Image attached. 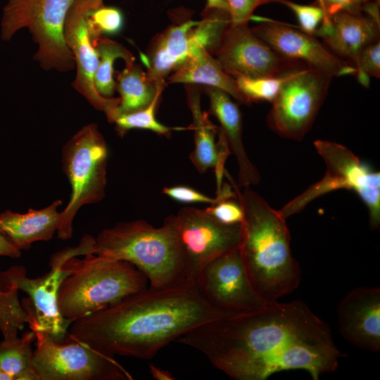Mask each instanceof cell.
Returning <instances> with one entry per match:
<instances>
[{"instance_id":"obj_42","label":"cell","mask_w":380,"mask_h":380,"mask_svg":"<svg viewBox=\"0 0 380 380\" xmlns=\"http://www.w3.org/2000/svg\"><path fill=\"white\" fill-rule=\"evenodd\" d=\"M358 6L361 8L362 4L367 0H353Z\"/></svg>"},{"instance_id":"obj_35","label":"cell","mask_w":380,"mask_h":380,"mask_svg":"<svg viewBox=\"0 0 380 380\" xmlns=\"http://www.w3.org/2000/svg\"><path fill=\"white\" fill-rule=\"evenodd\" d=\"M204 210L217 220L226 224H241L243 220V211L241 205L231 198L222 200Z\"/></svg>"},{"instance_id":"obj_15","label":"cell","mask_w":380,"mask_h":380,"mask_svg":"<svg viewBox=\"0 0 380 380\" xmlns=\"http://www.w3.org/2000/svg\"><path fill=\"white\" fill-rule=\"evenodd\" d=\"M215 55L223 70L234 78L279 76L302 65L279 56L248 25H230Z\"/></svg>"},{"instance_id":"obj_40","label":"cell","mask_w":380,"mask_h":380,"mask_svg":"<svg viewBox=\"0 0 380 380\" xmlns=\"http://www.w3.org/2000/svg\"><path fill=\"white\" fill-rule=\"evenodd\" d=\"M205 8H217L228 11L226 0H206Z\"/></svg>"},{"instance_id":"obj_41","label":"cell","mask_w":380,"mask_h":380,"mask_svg":"<svg viewBox=\"0 0 380 380\" xmlns=\"http://www.w3.org/2000/svg\"><path fill=\"white\" fill-rule=\"evenodd\" d=\"M0 380H13V379L0 367Z\"/></svg>"},{"instance_id":"obj_12","label":"cell","mask_w":380,"mask_h":380,"mask_svg":"<svg viewBox=\"0 0 380 380\" xmlns=\"http://www.w3.org/2000/svg\"><path fill=\"white\" fill-rule=\"evenodd\" d=\"M174 219L185 255L187 282H195L205 265L240 246L241 223H222L194 207L181 208Z\"/></svg>"},{"instance_id":"obj_18","label":"cell","mask_w":380,"mask_h":380,"mask_svg":"<svg viewBox=\"0 0 380 380\" xmlns=\"http://www.w3.org/2000/svg\"><path fill=\"white\" fill-rule=\"evenodd\" d=\"M379 26L368 17L341 11L322 22L315 35L337 57L352 61L356 68L358 56L367 45L377 41Z\"/></svg>"},{"instance_id":"obj_1","label":"cell","mask_w":380,"mask_h":380,"mask_svg":"<svg viewBox=\"0 0 380 380\" xmlns=\"http://www.w3.org/2000/svg\"><path fill=\"white\" fill-rule=\"evenodd\" d=\"M177 342L194 348L236 380L306 371L313 380L334 372L345 356L329 325L302 300L270 303L197 327Z\"/></svg>"},{"instance_id":"obj_30","label":"cell","mask_w":380,"mask_h":380,"mask_svg":"<svg viewBox=\"0 0 380 380\" xmlns=\"http://www.w3.org/2000/svg\"><path fill=\"white\" fill-rule=\"evenodd\" d=\"M290 70L279 76L258 77L241 76L234 79L239 91L244 95L249 103L262 101L272 103Z\"/></svg>"},{"instance_id":"obj_13","label":"cell","mask_w":380,"mask_h":380,"mask_svg":"<svg viewBox=\"0 0 380 380\" xmlns=\"http://www.w3.org/2000/svg\"><path fill=\"white\" fill-rule=\"evenodd\" d=\"M195 283L210 304L227 312L253 311L268 304L254 289L239 246L205 265Z\"/></svg>"},{"instance_id":"obj_39","label":"cell","mask_w":380,"mask_h":380,"mask_svg":"<svg viewBox=\"0 0 380 380\" xmlns=\"http://www.w3.org/2000/svg\"><path fill=\"white\" fill-rule=\"evenodd\" d=\"M149 373L151 376L156 380H174L175 376L170 371L163 369L155 366L153 364H149Z\"/></svg>"},{"instance_id":"obj_28","label":"cell","mask_w":380,"mask_h":380,"mask_svg":"<svg viewBox=\"0 0 380 380\" xmlns=\"http://www.w3.org/2000/svg\"><path fill=\"white\" fill-rule=\"evenodd\" d=\"M160 94L161 93L158 94L153 101L142 110L118 115L113 122L115 125L118 134L122 137L131 129H141L169 137L171 129L161 124L156 118V109Z\"/></svg>"},{"instance_id":"obj_37","label":"cell","mask_w":380,"mask_h":380,"mask_svg":"<svg viewBox=\"0 0 380 380\" xmlns=\"http://www.w3.org/2000/svg\"><path fill=\"white\" fill-rule=\"evenodd\" d=\"M21 255V251L16 248L3 234L0 232V256L18 258Z\"/></svg>"},{"instance_id":"obj_21","label":"cell","mask_w":380,"mask_h":380,"mask_svg":"<svg viewBox=\"0 0 380 380\" xmlns=\"http://www.w3.org/2000/svg\"><path fill=\"white\" fill-rule=\"evenodd\" d=\"M62 205L57 200L39 209H29L25 213L6 210L0 214V232L19 250H27L37 241L51 240L57 232Z\"/></svg>"},{"instance_id":"obj_14","label":"cell","mask_w":380,"mask_h":380,"mask_svg":"<svg viewBox=\"0 0 380 380\" xmlns=\"http://www.w3.org/2000/svg\"><path fill=\"white\" fill-rule=\"evenodd\" d=\"M103 2L104 0H73L66 15L63 35L75 64L73 88L95 109L105 113L111 123L120 99L105 98L95 88L94 75L99 65V57L90 40L87 22L89 11Z\"/></svg>"},{"instance_id":"obj_17","label":"cell","mask_w":380,"mask_h":380,"mask_svg":"<svg viewBox=\"0 0 380 380\" xmlns=\"http://www.w3.org/2000/svg\"><path fill=\"white\" fill-rule=\"evenodd\" d=\"M338 329L350 343L373 353L380 350V288L352 289L337 308Z\"/></svg>"},{"instance_id":"obj_9","label":"cell","mask_w":380,"mask_h":380,"mask_svg":"<svg viewBox=\"0 0 380 380\" xmlns=\"http://www.w3.org/2000/svg\"><path fill=\"white\" fill-rule=\"evenodd\" d=\"M32 363L39 380H132L114 357L68 338L56 342L44 331H34Z\"/></svg>"},{"instance_id":"obj_20","label":"cell","mask_w":380,"mask_h":380,"mask_svg":"<svg viewBox=\"0 0 380 380\" xmlns=\"http://www.w3.org/2000/svg\"><path fill=\"white\" fill-rule=\"evenodd\" d=\"M211 113L220 123L231 153L238 165V182L240 186L256 185L260 181V173L249 159L242 137V117L238 106L225 91L215 87L205 89Z\"/></svg>"},{"instance_id":"obj_6","label":"cell","mask_w":380,"mask_h":380,"mask_svg":"<svg viewBox=\"0 0 380 380\" xmlns=\"http://www.w3.org/2000/svg\"><path fill=\"white\" fill-rule=\"evenodd\" d=\"M106 141L96 123L80 128L62 149V165L71 188L70 199L61 212L57 236L67 240L72 235V222L85 205L100 202L107 184Z\"/></svg>"},{"instance_id":"obj_25","label":"cell","mask_w":380,"mask_h":380,"mask_svg":"<svg viewBox=\"0 0 380 380\" xmlns=\"http://www.w3.org/2000/svg\"><path fill=\"white\" fill-rule=\"evenodd\" d=\"M18 289L13 286L4 287L0 284V331L3 341L18 340V330L27 323L30 329H39V323L30 298L23 299L20 304Z\"/></svg>"},{"instance_id":"obj_8","label":"cell","mask_w":380,"mask_h":380,"mask_svg":"<svg viewBox=\"0 0 380 380\" xmlns=\"http://www.w3.org/2000/svg\"><path fill=\"white\" fill-rule=\"evenodd\" d=\"M317 152L322 158L326 172L319 182L279 210L286 219L302 210L308 203L326 194L346 189L355 192L367 208L371 229L380 224V173L362 163L347 147L329 141L314 142Z\"/></svg>"},{"instance_id":"obj_11","label":"cell","mask_w":380,"mask_h":380,"mask_svg":"<svg viewBox=\"0 0 380 380\" xmlns=\"http://www.w3.org/2000/svg\"><path fill=\"white\" fill-rule=\"evenodd\" d=\"M332 78L304 65L292 68L272 102L269 127L282 137L301 140L314 123Z\"/></svg>"},{"instance_id":"obj_22","label":"cell","mask_w":380,"mask_h":380,"mask_svg":"<svg viewBox=\"0 0 380 380\" xmlns=\"http://www.w3.org/2000/svg\"><path fill=\"white\" fill-rule=\"evenodd\" d=\"M170 83L200 84L218 88L243 104H249L235 79L227 74L206 49L198 48L169 77Z\"/></svg>"},{"instance_id":"obj_32","label":"cell","mask_w":380,"mask_h":380,"mask_svg":"<svg viewBox=\"0 0 380 380\" xmlns=\"http://www.w3.org/2000/svg\"><path fill=\"white\" fill-rule=\"evenodd\" d=\"M281 4L287 6L294 13L301 30L308 34L315 35L325 18L324 11L316 4H300L289 0H281Z\"/></svg>"},{"instance_id":"obj_29","label":"cell","mask_w":380,"mask_h":380,"mask_svg":"<svg viewBox=\"0 0 380 380\" xmlns=\"http://www.w3.org/2000/svg\"><path fill=\"white\" fill-rule=\"evenodd\" d=\"M87 28L90 40L94 46L97 39L103 34L110 35L120 32L123 27L122 11L104 4L91 8L87 16Z\"/></svg>"},{"instance_id":"obj_27","label":"cell","mask_w":380,"mask_h":380,"mask_svg":"<svg viewBox=\"0 0 380 380\" xmlns=\"http://www.w3.org/2000/svg\"><path fill=\"white\" fill-rule=\"evenodd\" d=\"M35 339L31 330L15 341L0 342V367L13 380H39L32 363L31 344Z\"/></svg>"},{"instance_id":"obj_38","label":"cell","mask_w":380,"mask_h":380,"mask_svg":"<svg viewBox=\"0 0 380 380\" xmlns=\"http://www.w3.org/2000/svg\"><path fill=\"white\" fill-rule=\"evenodd\" d=\"M361 11H365L368 15V18L375 22L379 26L380 25L379 4L376 1L364 2L361 6Z\"/></svg>"},{"instance_id":"obj_16","label":"cell","mask_w":380,"mask_h":380,"mask_svg":"<svg viewBox=\"0 0 380 380\" xmlns=\"http://www.w3.org/2000/svg\"><path fill=\"white\" fill-rule=\"evenodd\" d=\"M252 31L284 59L332 77L356 72L355 66L335 56L314 35L276 22H264Z\"/></svg>"},{"instance_id":"obj_31","label":"cell","mask_w":380,"mask_h":380,"mask_svg":"<svg viewBox=\"0 0 380 380\" xmlns=\"http://www.w3.org/2000/svg\"><path fill=\"white\" fill-rule=\"evenodd\" d=\"M162 193L179 203H208L210 205L215 204L224 199L232 198L236 195L233 194L230 186L227 184L222 186L220 191L217 193V196L215 198L185 185L166 186L162 189Z\"/></svg>"},{"instance_id":"obj_4","label":"cell","mask_w":380,"mask_h":380,"mask_svg":"<svg viewBox=\"0 0 380 380\" xmlns=\"http://www.w3.org/2000/svg\"><path fill=\"white\" fill-rule=\"evenodd\" d=\"M95 254L128 262L146 277L153 289L177 287L186 281L185 255L174 215L161 227L137 220L102 230L95 238Z\"/></svg>"},{"instance_id":"obj_24","label":"cell","mask_w":380,"mask_h":380,"mask_svg":"<svg viewBox=\"0 0 380 380\" xmlns=\"http://www.w3.org/2000/svg\"><path fill=\"white\" fill-rule=\"evenodd\" d=\"M164 87V85L151 80L139 64L134 62L125 65V68L118 73L115 82V89L120 97L113 120L119 115L146 108L158 94L162 93Z\"/></svg>"},{"instance_id":"obj_7","label":"cell","mask_w":380,"mask_h":380,"mask_svg":"<svg viewBox=\"0 0 380 380\" xmlns=\"http://www.w3.org/2000/svg\"><path fill=\"white\" fill-rule=\"evenodd\" d=\"M73 0H7L1 20V37L9 41L27 28L38 49L34 60L45 70L65 72L75 68L63 27Z\"/></svg>"},{"instance_id":"obj_33","label":"cell","mask_w":380,"mask_h":380,"mask_svg":"<svg viewBox=\"0 0 380 380\" xmlns=\"http://www.w3.org/2000/svg\"><path fill=\"white\" fill-rule=\"evenodd\" d=\"M359 82L365 87L369 85V77L380 76V43L379 39L362 49L356 65Z\"/></svg>"},{"instance_id":"obj_19","label":"cell","mask_w":380,"mask_h":380,"mask_svg":"<svg viewBox=\"0 0 380 380\" xmlns=\"http://www.w3.org/2000/svg\"><path fill=\"white\" fill-rule=\"evenodd\" d=\"M199 21L189 19L169 27L152 43L142 60L147 67L148 78L158 84L165 85V77L179 67L198 49L193 28Z\"/></svg>"},{"instance_id":"obj_23","label":"cell","mask_w":380,"mask_h":380,"mask_svg":"<svg viewBox=\"0 0 380 380\" xmlns=\"http://www.w3.org/2000/svg\"><path fill=\"white\" fill-rule=\"evenodd\" d=\"M187 101L191 112L194 131V148L189 159L200 174L215 168L219 163L221 146L215 142L217 127L209 120L208 114L201 106L199 90L192 84H186Z\"/></svg>"},{"instance_id":"obj_10","label":"cell","mask_w":380,"mask_h":380,"mask_svg":"<svg viewBox=\"0 0 380 380\" xmlns=\"http://www.w3.org/2000/svg\"><path fill=\"white\" fill-rule=\"evenodd\" d=\"M94 243L95 238L86 235L77 246L55 253L50 259V271L42 277H28L22 265H14L0 272L2 286H13L29 295L37 315L38 330L46 331L56 342L68 340V328L71 324L61 316L57 303L59 287L71 272L66 261L72 257L94 253Z\"/></svg>"},{"instance_id":"obj_36","label":"cell","mask_w":380,"mask_h":380,"mask_svg":"<svg viewBox=\"0 0 380 380\" xmlns=\"http://www.w3.org/2000/svg\"><path fill=\"white\" fill-rule=\"evenodd\" d=\"M324 11L325 18L328 21L330 17L341 11L355 14H361V8L353 0H317L316 3Z\"/></svg>"},{"instance_id":"obj_3","label":"cell","mask_w":380,"mask_h":380,"mask_svg":"<svg viewBox=\"0 0 380 380\" xmlns=\"http://www.w3.org/2000/svg\"><path fill=\"white\" fill-rule=\"evenodd\" d=\"M232 184L243 211L239 248L248 277L267 303L278 301L296 290L300 281L286 219L250 186L241 191Z\"/></svg>"},{"instance_id":"obj_34","label":"cell","mask_w":380,"mask_h":380,"mask_svg":"<svg viewBox=\"0 0 380 380\" xmlns=\"http://www.w3.org/2000/svg\"><path fill=\"white\" fill-rule=\"evenodd\" d=\"M232 26L248 25L254 11L260 6L279 3L281 0H226Z\"/></svg>"},{"instance_id":"obj_2","label":"cell","mask_w":380,"mask_h":380,"mask_svg":"<svg viewBox=\"0 0 380 380\" xmlns=\"http://www.w3.org/2000/svg\"><path fill=\"white\" fill-rule=\"evenodd\" d=\"M232 315L210 304L195 282L148 287L75 320L68 336L112 357L146 360L193 329Z\"/></svg>"},{"instance_id":"obj_43","label":"cell","mask_w":380,"mask_h":380,"mask_svg":"<svg viewBox=\"0 0 380 380\" xmlns=\"http://www.w3.org/2000/svg\"><path fill=\"white\" fill-rule=\"evenodd\" d=\"M374 1L377 2V3H380V0H374Z\"/></svg>"},{"instance_id":"obj_26","label":"cell","mask_w":380,"mask_h":380,"mask_svg":"<svg viewBox=\"0 0 380 380\" xmlns=\"http://www.w3.org/2000/svg\"><path fill=\"white\" fill-rule=\"evenodd\" d=\"M94 46L99 57V65L94 75L95 88L101 96L112 98L115 90L113 78L115 61L121 58L125 65H128L134 62V57L122 44L108 37H99Z\"/></svg>"},{"instance_id":"obj_5","label":"cell","mask_w":380,"mask_h":380,"mask_svg":"<svg viewBox=\"0 0 380 380\" xmlns=\"http://www.w3.org/2000/svg\"><path fill=\"white\" fill-rule=\"evenodd\" d=\"M70 274L57 298L61 316L71 324L148 288L146 276L131 263L88 253L66 261Z\"/></svg>"}]
</instances>
